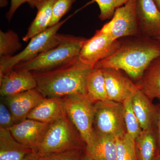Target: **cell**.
<instances>
[{"label": "cell", "mask_w": 160, "mask_h": 160, "mask_svg": "<svg viewBox=\"0 0 160 160\" xmlns=\"http://www.w3.org/2000/svg\"><path fill=\"white\" fill-rule=\"evenodd\" d=\"M159 57L160 41L142 36L134 37L121 42L116 51L98 62L94 68L120 70L129 77L138 81L150 63Z\"/></svg>", "instance_id": "obj_1"}, {"label": "cell", "mask_w": 160, "mask_h": 160, "mask_svg": "<svg viewBox=\"0 0 160 160\" xmlns=\"http://www.w3.org/2000/svg\"><path fill=\"white\" fill-rule=\"evenodd\" d=\"M93 68L78 59L53 70L32 73L36 80V89L45 98L87 96L86 79Z\"/></svg>", "instance_id": "obj_2"}, {"label": "cell", "mask_w": 160, "mask_h": 160, "mask_svg": "<svg viewBox=\"0 0 160 160\" xmlns=\"http://www.w3.org/2000/svg\"><path fill=\"white\" fill-rule=\"evenodd\" d=\"M86 38L63 35L60 44L30 61L20 63L13 69L42 72L53 70L79 59Z\"/></svg>", "instance_id": "obj_3"}, {"label": "cell", "mask_w": 160, "mask_h": 160, "mask_svg": "<svg viewBox=\"0 0 160 160\" xmlns=\"http://www.w3.org/2000/svg\"><path fill=\"white\" fill-rule=\"evenodd\" d=\"M84 144H86L66 115L49 124L37 152L44 157L72 149H82Z\"/></svg>", "instance_id": "obj_4"}, {"label": "cell", "mask_w": 160, "mask_h": 160, "mask_svg": "<svg viewBox=\"0 0 160 160\" xmlns=\"http://www.w3.org/2000/svg\"><path fill=\"white\" fill-rule=\"evenodd\" d=\"M69 18L32 38L28 45L19 53L9 57L0 58V79L18 64L30 61L58 45L62 34H59L58 31Z\"/></svg>", "instance_id": "obj_5"}, {"label": "cell", "mask_w": 160, "mask_h": 160, "mask_svg": "<svg viewBox=\"0 0 160 160\" xmlns=\"http://www.w3.org/2000/svg\"><path fill=\"white\" fill-rule=\"evenodd\" d=\"M66 115L86 144L94 137V103L86 96L71 95L62 98Z\"/></svg>", "instance_id": "obj_6"}, {"label": "cell", "mask_w": 160, "mask_h": 160, "mask_svg": "<svg viewBox=\"0 0 160 160\" xmlns=\"http://www.w3.org/2000/svg\"><path fill=\"white\" fill-rule=\"evenodd\" d=\"M94 131L116 137L126 132L122 103L110 100L94 103Z\"/></svg>", "instance_id": "obj_7"}, {"label": "cell", "mask_w": 160, "mask_h": 160, "mask_svg": "<svg viewBox=\"0 0 160 160\" xmlns=\"http://www.w3.org/2000/svg\"><path fill=\"white\" fill-rule=\"evenodd\" d=\"M136 1L129 0L117 9L111 20L100 29L114 40L141 36L136 15Z\"/></svg>", "instance_id": "obj_8"}, {"label": "cell", "mask_w": 160, "mask_h": 160, "mask_svg": "<svg viewBox=\"0 0 160 160\" xmlns=\"http://www.w3.org/2000/svg\"><path fill=\"white\" fill-rule=\"evenodd\" d=\"M119 40H114L101 29L86 39L80 51L79 59L82 63L94 68L96 64L113 53L121 45Z\"/></svg>", "instance_id": "obj_9"}, {"label": "cell", "mask_w": 160, "mask_h": 160, "mask_svg": "<svg viewBox=\"0 0 160 160\" xmlns=\"http://www.w3.org/2000/svg\"><path fill=\"white\" fill-rule=\"evenodd\" d=\"M49 125L48 123L27 118L9 129L18 142L37 152Z\"/></svg>", "instance_id": "obj_10"}, {"label": "cell", "mask_w": 160, "mask_h": 160, "mask_svg": "<svg viewBox=\"0 0 160 160\" xmlns=\"http://www.w3.org/2000/svg\"><path fill=\"white\" fill-rule=\"evenodd\" d=\"M102 69L108 100L122 103L133 96L138 88L136 84L123 74L122 71L112 68Z\"/></svg>", "instance_id": "obj_11"}, {"label": "cell", "mask_w": 160, "mask_h": 160, "mask_svg": "<svg viewBox=\"0 0 160 160\" xmlns=\"http://www.w3.org/2000/svg\"><path fill=\"white\" fill-rule=\"evenodd\" d=\"M135 12L141 36L156 38L160 35V10L153 0H136Z\"/></svg>", "instance_id": "obj_12"}, {"label": "cell", "mask_w": 160, "mask_h": 160, "mask_svg": "<svg viewBox=\"0 0 160 160\" xmlns=\"http://www.w3.org/2000/svg\"><path fill=\"white\" fill-rule=\"evenodd\" d=\"M44 98L36 88L2 98L10 110L16 124L27 119L32 110Z\"/></svg>", "instance_id": "obj_13"}, {"label": "cell", "mask_w": 160, "mask_h": 160, "mask_svg": "<svg viewBox=\"0 0 160 160\" xmlns=\"http://www.w3.org/2000/svg\"><path fill=\"white\" fill-rule=\"evenodd\" d=\"M36 80L31 72L13 69L0 79V94L5 98L37 88Z\"/></svg>", "instance_id": "obj_14"}, {"label": "cell", "mask_w": 160, "mask_h": 160, "mask_svg": "<svg viewBox=\"0 0 160 160\" xmlns=\"http://www.w3.org/2000/svg\"><path fill=\"white\" fill-rule=\"evenodd\" d=\"M66 115L63 98H45L32 110L27 118L50 124Z\"/></svg>", "instance_id": "obj_15"}, {"label": "cell", "mask_w": 160, "mask_h": 160, "mask_svg": "<svg viewBox=\"0 0 160 160\" xmlns=\"http://www.w3.org/2000/svg\"><path fill=\"white\" fill-rule=\"evenodd\" d=\"M132 105L142 130L153 128L156 122L157 106L139 88L132 96Z\"/></svg>", "instance_id": "obj_16"}, {"label": "cell", "mask_w": 160, "mask_h": 160, "mask_svg": "<svg viewBox=\"0 0 160 160\" xmlns=\"http://www.w3.org/2000/svg\"><path fill=\"white\" fill-rule=\"evenodd\" d=\"M86 153L95 160H117L116 137L95 132L92 141L86 146Z\"/></svg>", "instance_id": "obj_17"}, {"label": "cell", "mask_w": 160, "mask_h": 160, "mask_svg": "<svg viewBox=\"0 0 160 160\" xmlns=\"http://www.w3.org/2000/svg\"><path fill=\"white\" fill-rule=\"evenodd\" d=\"M32 152L18 142L9 129L0 127V160H24Z\"/></svg>", "instance_id": "obj_18"}, {"label": "cell", "mask_w": 160, "mask_h": 160, "mask_svg": "<svg viewBox=\"0 0 160 160\" xmlns=\"http://www.w3.org/2000/svg\"><path fill=\"white\" fill-rule=\"evenodd\" d=\"M136 85L150 100L160 98V57L150 63Z\"/></svg>", "instance_id": "obj_19"}, {"label": "cell", "mask_w": 160, "mask_h": 160, "mask_svg": "<svg viewBox=\"0 0 160 160\" xmlns=\"http://www.w3.org/2000/svg\"><path fill=\"white\" fill-rule=\"evenodd\" d=\"M56 1L43 0L37 9L35 18L29 26L27 33L22 38L24 42H28L35 36L49 28L52 17V9Z\"/></svg>", "instance_id": "obj_20"}, {"label": "cell", "mask_w": 160, "mask_h": 160, "mask_svg": "<svg viewBox=\"0 0 160 160\" xmlns=\"http://www.w3.org/2000/svg\"><path fill=\"white\" fill-rule=\"evenodd\" d=\"M86 96L92 102L108 100L106 80L102 69L94 68L87 76Z\"/></svg>", "instance_id": "obj_21"}, {"label": "cell", "mask_w": 160, "mask_h": 160, "mask_svg": "<svg viewBox=\"0 0 160 160\" xmlns=\"http://www.w3.org/2000/svg\"><path fill=\"white\" fill-rule=\"evenodd\" d=\"M135 143L139 160H155L158 153L156 135L153 128L142 130Z\"/></svg>", "instance_id": "obj_22"}, {"label": "cell", "mask_w": 160, "mask_h": 160, "mask_svg": "<svg viewBox=\"0 0 160 160\" xmlns=\"http://www.w3.org/2000/svg\"><path fill=\"white\" fill-rule=\"evenodd\" d=\"M22 48V43L16 32L12 30L0 31V58L13 56Z\"/></svg>", "instance_id": "obj_23"}, {"label": "cell", "mask_w": 160, "mask_h": 160, "mask_svg": "<svg viewBox=\"0 0 160 160\" xmlns=\"http://www.w3.org/2000/svg\"><path fill=\"white\" fill-rule=\"evenodd\" d=\"M132 97V96L126 99L122 104L126 132L132 139L135 141L142 130L133 111Z\"/></svg>", "instance_id": "obj_24"}, {"label": "cell", "mask_w": 160, "mask_h": 160, "mask_svg": "<svg viewBox=\"0 0 160 160\" xmlns=\"http://www.w3.org/2000/svg\"><path fill=\"white\" fill-rule=\"evenodd\" d=\"M117 160H138L135 141L127 132L116 137Z\"/></svg>", "instance_id": "obj_25"}, {"label": "cell", "mask_w": 160, "mask_h": 160, "mask_svg": "<svg viewBox=\"0 0 160 160\" xmlns=\"http://www.w3.org/2000/svg\"><path fill=\"white\" fill-rule=\"evenodd\" d=\"M129 0H93L98 5L100 10L99 18L102 21L112 18L115 10Z\"/></svg>", "instance_id": "obj_26"}, {"label": "cell", "mask_w": 160, "mask_h": 160, "mask_svg": "<svg viewBox=\"0 0 160 160\" xmlns=\"http://www.w3.org/2000/svg\"><path fill=\"white\" fill-rule=\"evenodd\" d=\"M76 0H56L52 9V17L49 27L61 22V19L70 11Z\"/></svg>", "instance_id": "obj_27"}, {"label": "cell", "mask_w": 160, "mask_h": 160, "mask_svg": "<svg viewBox=\"0 0 160 160\" xmlns=\"http://www.w3.org/2000/svg\"><path fill=\"white\" fill-rule=\"evenodd\" d=\"M81 149H76L42 157V160H81Z\"/></svg>", "instance_id": "obj_28"}, {"label": "cell", "mask_w": 160, "mask_h": 160, "mask_svg": "<svg viewBox=\"0 0 160 160\" xmlns=\"http://www.w3.org/2000/svg\"><path fill=\"white\" fill-rule=\"evenodd\" d=\"M43 0H11V6L6 14V18L10 22L17 9L25 3H27L31 8L38 9Z\"/></svg>", "instance_id": "obj_29"}, {"label": "cell", "mask_w": 160, "mask_h": 160, "mask_svg": "<svg viewBox=\"0 0 160 160\" xmlns=\"http://www.w3.org/2000/svg\"><path fill=\"white\" fill-rule=\"evenodd\" d=\"M15 124L10 110L2 100L0 103V127L9 129Z\"/></svg>", "instance_id": "obj_30"}, {"label": "cell", "mask_w": 160, "mask_h": 160, "mask_svg": "<svg viewBox=\"0 0 160 160\" xmlns=\"http://www.w3.org/2000/svg\"><path fill=\"white\" fill-rule=\"evenodd\" d=\"M157 113L156 122V125L157 126V134L156 135L157 143L158 153V154H160V107L157 106Z\"/></svg>", "instance_id": "obj_31"}, {"label": "cell", "mask_w": 160, "mask_h": 160, "mask_svg": "<svg viewBox=\"0 0 160 160\" xmlns=\"http://www.w3.org/2000/svg\"><path fill=\"white\" fill-rule=\"evenodd\" d=\"M24 160H42V157L36 152H32Z\"/></svg>", "instance_id": "obj_32"}, {"label": "cell", "mask_w": 160, "mask_h": 160, "mask_svg": "<svg viewBox=\"0 0 160 160\" xmlns=\"http://www.w3.org/2000/svg\"><path fill=\"white\" fill-rule=\"evenodd\" d=\"M8 0H0V6L1 7H6L8 5Z\"/></svg>", "instance_id": "obj_33"}, {"label": "cell", "mask_w": 160, "mask_h": 160, "mask_svg": "<svg viewBox=\"0 0 160 160\" xmlns=\"http://www.w3.org/2000/svg\"><path fill=\"white\" fill-rule=\"evenodd\" d=\"M81 160H95L93 159L91 157L89 156V155H88V154H86H86L83 156L81 158Z\"/></svg>", "instance_id": "obj_34"}, {"label": "cell", "mask_w": 160, "mask_h": 160, "mask_svg": "<svg viewBox=\"0 0 160 160\" xmlns=\"http://www.w3.org/2000/svg\"><path fill=\"white\" fill-rule=\"evenodd\" d=\"M156 5H157L158 8L160 10V0H153Z\"/></svg>", "instance_id": "obj_35"}, {"label": "cell", "mask_w": 160, "mask_h": 160, "mask_svg": "<svg viewBox=\"0 0 160 160\" xmlns=\"http://www.w3.org/2000/svg\"><path fill=\"white\" fill-rule=\"evenodd\" d=\"M155 160H160V154H158L156 157Z\"/></svg>", "instance_id": "obj_36"}, {"label": "cell", "mask_w": 160, "mask_h": 160, "mask_svg": "<svg viewBox=\"0 0 160 160\" xmlns=\"http://www.w3.org/2000/svg\"><path fill=\"white\" fill-rule=\"evenodd\" d=\"M156 39H158V40H159V41H160V35L157 38H156Z\"/></svg>", "instance_id": "obj_37"}, {"label": "cell", "mask_w": 160, "mask_h": 160, "mask_svg": "<svg viewBox=\"0 0 160 160\" xmlns=\"http://www.w3.org/2000/svg\"><path fill=\"white\" fill-rule=\"evenodd\" d=\"M159 100V101H160V98L159 99H158Z\"/></svg>", "instance_id": "obj_38"}]
</instances>
